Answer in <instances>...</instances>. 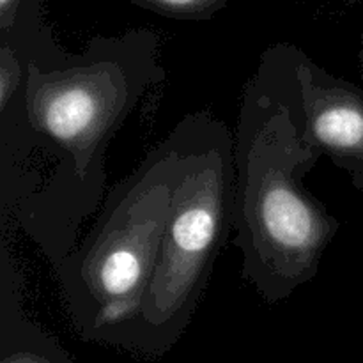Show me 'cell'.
<instances>
[{
  "label": "cell",
  "mask_w": 363,
  "mask_h": 363,
  "mask_svg": "<svg viewBox=\"0 0 363 363\" xmlns=\"http://www.w3.org/2000/svg\"><path fill=\"white\" fill-rule=\"evenodd\" d=\"M165 78L160 35H94L62 67L25 66L23 89L0 101V220L55 268L106 195V151Z\"/></svg>",
  "instance_id": "cell-1"
},
{
  "label": "cell",
  "mask_w": 363,
  "mask_h": 363,
  "mask_svg": "<svg viewBox=\"0 0 363 363\" xmlns=\"http://www.w3.org/2000/svg\"><path fill=\"white\" fill-rule=\"evenodd\" d=\"M298 46L266 48L241 96L234 147V247L241 277L268 305L318 277L342 223L303 179L321 155L301 140L296 98Z\"/></svg>",
  "instance_id": "cell-2"
},
{
  "label": "cell",
  "mask_w": 363,
  "mask_h": 363,
  "mask_svg": "<svg viewBox=\"0 0 363 363\" xmlns=\"http://www.w3.org/2000/svg\"><path fill=\"white\" fill-rule=\"evenodd\" d=\"M183 152L181 119L130 176L106 190L92 225L53 268L71 319L87 339L123 344L138 319Z\"/></svg>",
  "instance_id": "cell-3"
},
{
  "label": "cell",
  "mask_w": 363,
  "mask_h": 363,
  "mask_svg": "<svg viewBox=\"0 0 363 363\" xmlns=\"http://www.w3.org/2000/svg\"><path fill=\"white\" fill-rule=\"evenodd\" d=\"M183 170L151 284L124 346L163 351L179 339L233 229L236 135L208 110L183 117Z\"/></svg>",
  "instance_id": "cell-4"
},
{
  "label": "cell",
  "mask_w": 363,
  "mask_h": 363,
  "mask_svg": "<svg viewBox=\"0 0 363 363\" xmlns=\"http://www.w3.org/2000/svg\"><path fill=\"white\" fill-rule=\"evenodd\" d=\"M294 110L303 144L328 156L363 190V89L298 48Z\"/></svg>",
  "instance_id": "cell-5"
},
{
  "label": "cell",
  "mask_w": 363,
  "mask_h": 363,
  "mask_svg": "<svg viewBox=\"0 0 363 363\" xmlns=\"http://www.w3.org/2000/svg\"><path fill=\"white\" fill-rule=\"evenodd\" d=\"M0 45H7L23 64L52 71L73 59L53 35L43 0H0Z\"/></svg>",
  "instance_id": "cell-6"
},
{
  "label": "cell",
  "mask_w": 363,
  "mask_h": 363,
  "mask_svg": "<svg viewBox=\"0 0 363 363\" xmlns=\"http://www.w3.org/2000/svg\"><path fill=\"white\" fill-rule=\"evenodd\" d=\"M128 2L172 20L209 21L222 13L230 0H128Z\"/></svg>",
  "instance_id": "cell-7"
},
{
  "label": "cell",
  "mask_w": 363,
  "mask_h": 363,
  "mask_svg": "<svg viewBox=\"0 0 363 363\" xmlns=\"http://www.w3.org/2000/svg\"><path fill=\"white\" fill-rule=\"evenodd\" d=\"M358 59H360V66L363 69V25H362V35H360V53H358Z\"/></svg>",
  "instance_id": "cell-8"
},
{
  "label": "cell",
  "mask_w": 363,
  "mask_h": 363,
  "mask_svg": "<svg viewBox=\"0 0 363 363\" xmlns=\"http://www.w3.org/2000/svg\"><path fill=\"white\" fill-rule=\"evenodd\" d=\"M362 308H363V301H362Z\"/></svg>",
  "instance_id": "cell-9"
}]
</instances>
